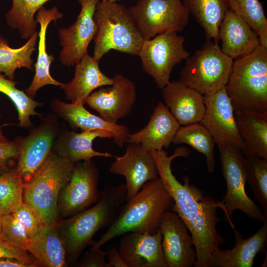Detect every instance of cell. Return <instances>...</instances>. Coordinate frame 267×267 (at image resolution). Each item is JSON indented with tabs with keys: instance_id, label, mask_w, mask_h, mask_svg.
<instances>
[{
	"instance_id": "6da1fadb",
	"label": "cell",
	"mask_w": 267,
	"mask_h": 267,
	"mask_svg": "<svg viewBox=\"0 0 267 267\" xmlns=\"http://www.w3.org/2000/svg\"><path fill=\"white\" fill-rule=\"evenodd\" d=\"M149 152L155 161L159 178L174 201L172 211L178 215L192 236L197 254L195 267H208L213 252L225 242L217 228L221 220L218 216L220 201L205 195L190 183L188 176L184 177L182 183L173 173V160L187 156L188 148L178 147L170 156L163 149Z\"/></svg>"
},
{
	"instance_id": "7a4b0ae2",
	"label": "cell",
	"mask_w": 267,
	"mask_h": 267,
	"mask_svg": "<svg viewBox=\"0 0 267 267\" xmlns=\"http://www.w3.org/2000/svg\"><path fill=\"white\" fill-rule=\"evenodd\" d=\"M174 201L159 178L146 182L127 202L120 206L107 231L91 247L100 248L111 239L129 232L155 233L162 219L172 211Z\"/></svg>"
},
{
	"instance_id": "3957f363",
	"label": "cell",
	"mask_w": 267,
	"mask_h": 267,
	"mask_svg": "<svg viewBox=\"0 0 267 267\" xmlns=\"http://www.w3.org/2000/svg\"><path fill=\"white\" fill-rule=\"evenodd\" d=\"M127 199L125 183L106 185L92 207L85 209L59 224L60 236L69 264L75 265L84 248L100 228L109 226L121 204Z\"/></svg>"
},
{
	"instance_id": "277c9868",
	"label": "cell",
	"mask_w": 267,
	"mask_h": 267,
	"mask_svg": "<svg viewBox=\"0 0 267 267\" xmlns=\"http://www.w3.org/2000/svg\"><path fill=\"white\" fill-rule=\"evenodd\" d=\"M225 88L235 114L267 116V49L260 45L250 54L233 60Z\"/></svg>"
},
{
	"instance_id": "5b68a950",
	"label": "cell",
	"mask_w": 267,
	"mask_h": 267,
	"mask_svg": "<svg viewBox=\"0 0 267 267\" xmlns=\"http://www.w3.org/2000/svg\"><path fill=\"white\" fill-rule=\"evenodd\" d=\"M96 30L93 57L97 61L111 50L138 56L144 42L129 8L99 0L94 14Z\"/></svg>"
},
{
	"instance_id": "8992f818",
	"label": "cell",
	"mask_w": 267,
	"mask_h": 267,
	"mask_svg": "<svg viewBox=\"0 0 267 267\" xmlns=\"http://www.w3.org/2000/svg\"><path fill=\"white\" fill-rule=\"evenodd\" d=\"M75 163L52 152L31 180L24 184L23 201L39 213L44 227L58 224V201L70 180Z\"/></svg>"
},
{
	"instance_id": "52a82bcc",
	"label": "cell",
	"mask_w": 267,
	"mask_h": 267,
	"mask_svg": "<svg viewBox=\"0 0 267 267\" xmlns=\"http://www.w3.org/2000/svg\"><path fill=\"white\" fill-rule=\"evenodd\" d=\"M233 62L218 44L206 40L202 47L186 60L179 80L203 95L213 94L227 84Z\"/></svg>"
},
{
	"instance_id": "ba28073f",
	"label": "cell",
	"mask_w": 267,
	"mask_h": 267,
	"mask_svg": "<svg viewBox=\"0 0 267 267\" xmlns=\"http://www.w3.org/2000/svg\"><path fill=\"white\" fill-rule=\"evenodd\" d=\"M222 175L226 185V192L220 201V208L232 228L234 225L231 218L235 210H240L248 217L263 222L267 212L261 209L248 196L245 190L247 182L244 156L238 148L230 145L219 147Z\"/></svg>"
},
{
	"instance_id": "9c48e42d",
	"label": "cell",
	"mask_w": 267,
	"mask_h": 267,
	"mask_svg": "<svg viewBox=\"0 0 267 267\" xmlns=\"http://www.w3.org/2000/svg\"><path fill=\"white\" fill-rule=\"evenodd\" d=\"M184 38L175 31L165 32L144 40L138 56L142 68L162 89L170 82L176 65L190 56L184 48Z\"/></svg>"
},
{
	"instance_id": "30bf717a",
	"label": "cell",
	"mask_w": 267,
	"mask_h": 267,
	"mask_svg": "<svg viewBox=\"0 0 267 267\" xmlns=\"http://www.w3.org/2000/svg\"><path fill=\"white\" fill-rule=\"evenodd\" d=\"M129 10L144 40L168 32L182 31L189 13L181 0H136Z\"/></svg>"
},
{
	"instance_id": "8fae6325",
	"label": "cell",
	"mask_w": 267,
	"mask_h": 267,
	"mask_svg": "<svg viewBox=\"0 0 267 267\" xmlns=\"http://www.w3.org/2000/svg\"><path fill=\"white\" fill-rule=\"evenodd\" d=\"M99 177V170L91 160L75 163L70 180L59 195V215L72 216L96 202L101 192L98 188Z\"/></svg>"
},
{
	"instance_id": "7c38bea8",
	"label": "cell",
	"mask_w": 267,
	"mask_h": 267,
	"mask_svg": "<svg viewBox=\"0 0 267 267\" xmlns=\"http://www.w3.org/2000/svg\"><path fill=\"white\" fill-rule=\"evenodd\" d=\"M76 0L81 8L76 21L68 28L58 30L62 47L59 60L67 66L75 65L88 53V46L96 30L94 14L100 0Z\"/></svg>"
},
{
	"instance_id": "4fadbf2b",
	"label": "cell",
	"mask_w": 267,
	"mask_h": 267,
	"mask_svg": "<svg viewBox=\"0 0 267 267\" xmlns=\"http://www.w3.org/2000/svg\"><path fill=\"white\" fill-rule=\"evenodd\" d=\"M204 99L205 111L200 123L211 134L218 147L230 145L241 150L242 140L225 87L213 94L204 95Z\"/></svg>"
},
{
	"instance_id": "5bb4252c",
	"label": "cell",
	"mask_w": 267,
	"mask_h": 267,
	"mask_svg": "<svg viewBox=\"0 0 267 267\" xmlns=\"http://www.w3.org/2000/svg\"><path fill=\"white\" fill-rule=\"evenodd\" d=\"M110 87L93 91L86 104L106 121L117 124L132 111L136 99L134 83L121 74L112 78Z\"/></svg>"
},
{
	"instance_id": "9a60e30c",
	"label": "cell",
	"mask_w": 267,
	"mask_h": 267,
	"mask_svg": "<svg viewBox=\"0 0 267 267\" xmlns=\"http://www.w3.org/2000/svg\"><path fill=\"white\" fill-rule=\"evenodd\" d=\"M159 230L167 267H195L197 254L194 240L178 215L172 211L165 213Z\"/></svg>"
},
{
	"instance_id": "2e32d148",
	"label": "cell",
	"mask_w": 267,
	"mask_h": 267,
	"mask_svg": "<svg viewBox=\"0 0 267 267\" xmlns=\"http://www.w3.org/2000/svg\"><path fill=\"white\" fill-rule=\"evenodd\" d=\"M54 121H45L28 135L17 141L19 148L15 172L28 183L51 152L57 134Z\"/></svg>"
},
{
	"instance_id": "e0dca14e",
	"label": "cell",
	"mask_w": 267,
	"mask_h": 267,
	"mask_svg": "<svg viewBox=\"0 0 267 267\" xmlns=\"http://www.w3.org/2000/svg\"><path fill=\"white\" fill-rule=\"evenodd\" d=\"M109 172L124 177L128 200L146 182L159 178L155 161L149 151L133 143H129L123 155L115 157Z\"/></svg>"
},
{
	"instance_id": "ac0fdd59",
	"label": "cell",
	"mask_w": 267,
	"mask_h": 267,
	"mask_svg": "<svg viewBox=\"0 0 267 267\" xmlns=\"http://www.w3.org/2000/svg\"><path fill=\"white\" fill-rule=\"evenodd\" d=\"M122 236L118 251L128 267H167L159 228L154 234L129 232Z\"/></svg>"
},
{
	"instance_id": "d6986e66",
	"label": "cell",
	"mask_w": 267,
	"mask_h": 267,
	"mask_svg": "<svg viewBox=\"0 0 267 267\" xmlns=\"http://www.w3.org/2000/svg\"><path fill=\"white\" fill-rule=\"evenodd\" d=\"M233 230L235 242L234 247L230 249H216L212 254L208 267H252L256 256L266 251L267 216L262 226L247 238H243L235 228Z\"/></svg>"
},
{
	"instance_id": "ffe728a7",
	"label": "cell",
	"mask_w": 267,
	"mask_h": 267,
	"mask_svg": "<svg viewBox=\"0 0 267 267\" xmlns=\"http://www.w3.org/2000/svg\"><path fill=\"white\" fill-rule=\"evenodd\" d=\"M180 127L165 104L159 102L146 126L130 134L128 142L138 144L148 151L161 150L170 147Z\"/></svg>"
},
{
	"instance_id": "44dd1931",
	"label": "cell",
	"mask_w": 267,
	"mask_h": 267,
	"mask_svg": "<svg viewBox=\"0 0 267 267\" xmlns=\"http://www.w3.org/2000/svg\"><path fill=\"white\" fill-rule=\"evenodd\" d=\"M165 105L180 124L200 123L205 111L204 95L180 80L170 82L162 89Z\"/></svg>"
},
{
	"instance_id": "7402d4cb",
	"label": "cell",
	"mask_w": 267,
	"mask_h": 267,
	"mask_svg": "<svg viewBox=\"0 0 267 267\" xmlns=\"http://www.w3.org/2000/svg\"><path fill=\"white\" fill-rule=\"evenodd\" d=\"M51 106L54 111L73 128H79L82 131H108L113 135L114 142L120 147H123L125 143L128 142L130 133L126 125L108 122L100 116L91 113L82 103H68L54 99L51 101Z\"/></svg>"
},
{
	"instance_id": "603a6c76",
	"label": "cell",
	"mask_w": 267,
	"mask_h": 267,
	"mask_svg": "<svg viewBox=\"0 0 267 267\" xmlns=\"http://www.w3.org/2000/svg\"><path fill=\"white\" fill-rule=\"evenodd\" d=\"M219 35L222 51L232 59L250 54L260 45L258 35L246 21L229 9L220 25Z\"/></svg>"
},
{
	"instance_id": "cb8c5ba5",
	"label": "cell",
	"mask_w": 267,
	"mask_h": 267,
	"mask_svg": "<svg viewBox=\"0 0 267 267\" xmlns=\"http://www.w3.org/2000/svg\"><path fill=\"white\" fill-rule=\"evenodd\" d=\"M63 16L56 6L49 9L43 6L36 14V20L40 25L38 53L36 63L34 65V77L31 85L25 89L27 94L32 98L37 91L44 86L52 85L61 88L64 86V84L55 80L50 75V67L54 57L52 54H48L46 49V33L48 25L53 21L56 22Z\"/></svg>"
},
{
	"instance_id": "d4e9b609",
	"label": "cell",
	"mask_w": 267,
	"mask_h": 267,
	"mask_svg": "<svg viewBox=\"0 0 267 267\" xmlns=\"http://www.w3.org/2000/svg\"><path fill=\"white\" fill-rule=\"evenodd\" d=\"M75 65L73 79L64 84L62 88L65 91L66 98L71 102H79L84 105L94 90L112 84V78L101 71L99 62L88 53Z\"/></svg>"
},
{
	"instance_id": "484cf974",
	"label": "cell",
	"mask_w": 267,
	"mask_h": 267,
	"mask_svg": "<svg viewBox=\"0 0 267 267\" xmlns=\"http://www.w3.org/2000/svg\"><path fill=\"white\" fill-rule=\"evenodd\" d=\"M27 250L37 267H65L69 265L59 224L44 227L30 240Z\"/></svg>"
},
{
	"instance_id": "4316f807",
	"label": "cell",
	"mask_w": 267,
	"mask_h": 267,
	"mask_svg": "<svg viewBox=\"0 0 267 267\" xmlns=\"http://www.w3.org/2000/svg\"><path fill=\"white\" fill-rule=\"evenodd\" d=\"M110 132L102 130L86 131L76 133L68 131L56 146V154L74 163L79 161L89 162L94 157H113L108 152L95 151L92 147L96 138H113Z\"/></svg>"
},
{
	"instance_id": "83f0119b",
	"label": "cell",
	"mask_w": 267,
	"mask_h": 267,
	"mask_svg": "<svg viewBox=\"0 0 267 267\" xmlns=\"http://www.w3.org/2000/svg\"><path fill=\"white\" fill-rule=\"evenodd\" d=\"M245 156L267 159V116L241 112L235 114Z\"/></svg>"
},
{
	"instance_id": "f1b7e54d",
	"label": "cell",
	"mask_w": 267,
	"mask_h": 267,
	"mask_svg": "<svg viewBox=\"0 0 267 267\" xmlns=\"http://www.w3.org/2000/svg\"><path fill=\"white\" fill-rule=\"evenodd\" d=\"M183 5L203 28L207 40L218 44L220 25L228 10V0H182Z\"/></svg>"
},
{
	"instance_id": "f546056e",
	"label": "cell",
	"mask_w": 267,
	"mask_h": 267,
	"mask_svg": "<svg viewBox=\"0 0 267 267\" xmlns=\"http://www.w3.org/2000/svg\"><path fill=\"white\" fill-rule=\"evenodd\" d=\"M173 143L188 144L203 154L206 159L207 171L210 173L214 171L216 143L207 129L200 123L180 126Z\"/></svg>"
},
{
	"instance_id": "4dcf8cb0",
	"label": "cell",
	"mask_w": 267,
	"mask_h": 267,
	"mask_svg": "<svg viewBox=\"0 0 267 267\" xmlns=\"http://www.w3.org/2000/svg\"><path fill=\"white\" fill-rule=\"evenodd\" d=\"M38 33L36 32L18 48L10 47L7 41L0 35V73H4L9 79L13 81L17 68L23 67L33 70L32 55L36 49Z\"/></svg>"
},
{
	"instance_id": "1f68e13d",
	"label": "cell",
	"mask_w": 267,
	"mask_h": 267,
	"mask_svg": "<svg viewBox=\"0 0 267 267\" xmlns=\"http://www.w3.org/2000/svg\"><path fill=\"white\" fill-rule=\"evenodd\" d=\"M49 0H12V6L5 14L7 24L17 29L21 39L28 40L37 31L35 15Z\"/></svg>"
},
{
	"instance_id": "d6a6232c",
	"label": "cell",
	"mask_w": 267,
	"mask_h": 267,
	"mask_svg": "<svg viewBox=\"0 0 267 267\" xmlns=\"http://www.w3.org/2000/svg\"><path fill=\"white\" fill-rule=\"evenodd\" d=\"M228 9L246 21L267 49V19L259 0H228Z\"/></svg>"
},
{
	"instance_id": "836d02e7",
	"label": "cell",
	"mask_w": 267,
	"mask_h": 267,
	"mask_svg": "<svg viewBox=\"0 0 267 267\" xmlns=\"http://www.w3.org/2000/svg\"><path fill=\"white\" fill-rule=\"evenodd\" d=\"M17 83L6 78L0 73V92L6 95L14 104L18 114L19 126L27 128L31 125L30 117L39 115L35 108L42 105L27 93L16 88Z\"/></svg>"
},
{
	"instance_id": "e575fe53",
	"label": "cell",
	"mask_w": 267,
	"mask_h": 267,
	"mask_svg": "<svg viewBox=\"0 0 267 267\" xmlns=\"http://www.w3.org/2000/svg\"><path fill=\"white\" fill-rule=\"evenodd\" d=\"M247 182L264 212H267V159L244 156Z\"/></svg>"
},
{
	"instance_id": "d590c367",
	"label": "cell",
	"mask_w": 267,
	"mask_h": 267,
	"mask_svg": "<svg viewBox=\"0 0 267 267\" xmlns=\"http://www.w3.org/2000/svg\"><path fill=\"white\" fill-rule=\"evenodd\" d=\"M24 183L15 170L0 174V211L11 214L24 202Z\"/></svg>"
},
{
	"instance_id": "8d00e7d4",
	"label": "cell",
	"mask_w": 267,
	"mask_h": 267,
	"mask_svg": "<svg viewBox=\"0 0 267 267\" xmlns=\"http://www.w3.org/2000/svg\"><path fill=\"white\" fill-rule=\"evenodd\" d=\"M11 214L23 225L30 240L44 227L37 210L26 203L23 202Z\"/></svg>"
},
{
	"instance_id": "74e56055",
	"label": "cell",
	"mask_w": 267,
	"mask_h": 267,
	"mask_svg": "<svg viewBox=\"0 0 267 267\" xmlns=\"http://www.w3.org/2000/svg\"><path fill=\"white\" fill-rule=\"evenodd\" d=\"M1 232L10 241L27 250L30 239L23 225L11 214L2 216Z\"/></svg>"
},
{
	"instance_id": "f35d334b",
	"label": "cell",
	"mask_w": 267,
	"mask_h": 267,
	"mask_svg": "<svg viewBox=\"0 0 267 267\" xmlns=\"http://www.w3.org/2000/svg\"><path fill=\"white\" fill-rule=\"evenodd\" d=\"M10 258L19 261L28 267H37L32 256L25 248L17 245L0 233V259Z\"/></svg>"
},
{
	"instance_id": "ab89813d",
	"label": "cell",
	"mask_w": 267,
	"mask_h": 267,
	"mask_svg": "<svg viewBox=\"0 0 267 267\" xmlns=\"http://www.w3.org/2000/svg\"><path fill=\"white\" fill-rule=\"evenodd\" d=\"M19 148L17 141L0 139V174L11 171L9 164L18 159Z\"/></svg>"
},
{
	"instance_id": "60d3db41",
	"label": "cell",
	"mask_w": 267,
	"mask_h": 267,
	"mask_svg": "<svg viewBox=\"0 0 267 267\" xmlns=\"http://www.w3.org/2000/svg\"><path fill=\"white\" fill-rule=\"evenodd\" d=\"M107 251H103L98 248L91 247L86 252L81 261L75 266L79 267H108L105 261Z\"/></svg>"
},
{
	"instance_id": "b9f144b4",
	"label": "cell",
	"mask_w": 267,
	"mask_h": 267,
	"mask_svg": "<svg viewBox=\"0 0 267 267\" xmlns=\"http://www.w3.org/2000/svg\"><path fill=\"white\" fill-rule=\"evenodd\" d=\"M108 267H128L122 259L118 250L114 246L107 251Z\"/></svg>"
},
{
	"instance_id": "7bdbcfd3",
	"label": "cell",
	"mask_w": 267,
	"mask_h": 267,
	"mask_svg": "<svg viewBox=\"0 0 267 267\" xmlns=\"http://www.w3.org/2000/svg\"><path fill=\"white\" fill-rule=\"evenodd\" d=\"M0 267H28L23 263L10 258L0 259Z\"/></svg>"
},
{
	"instance_id": "ee69618b",
	"label": "cell",
	"mask_w": 267,
	"mask_h": 267,
	"mask_svg": "<svg viewBox=\"0 0 267 267\" xmlns=\"http://www.w3.org/2000/svg\"><path fill=\"white\" fill-rule=\"evenodd\" d=\"M2 216H3L2 214L0 211V233L1 232V223H2Z\"/></svg>"
},
{
	"instance_id": "f6af8a7d",
	"label": "cell",
	"mask_w": 267,
	"mask_h": 267,
	"mask_svg": "<svg viewBox=\"0 0 267 267\" xmlns=\"http://www.w3.org/2000/svg\"><path fill=\"white\" fill-rule=\"evenodd\" d=\"M0 139H2V140H4V139H7L5 136L3 135L2 132L1 131L0 129Z\"/></svg>"
},
{
	"instance_id": "bcb514c9",
	"label": "cell",
	"mask_w": 267,
	"mask_h": 267,
	"mask_svg": "<svg viewBox=\"0 0 267 267\" xmlns=\"http://www.w3.org/2000/svg\"><path fill=\"white\" fill-rule=\"evenodd\" d=\"M101 1H111V2H117L118 0H100Z\"/></svg>"
}]
</instances>
